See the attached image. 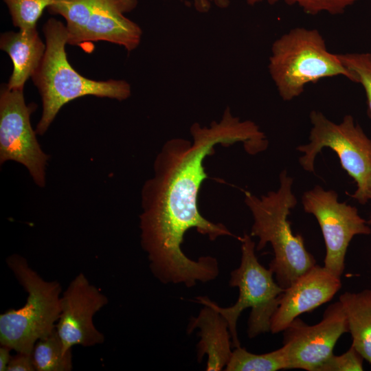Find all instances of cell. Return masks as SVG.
Masks as SVG:
<instances>
[{"label":"cell","instance_id":"cell-1","mask_svg":"<svg viewBox=\"0 0 371 371\" xmlns=\"http://www.w3.org/2000/svg\"><path fill=\"white\" fill-rule=\"evenodd\" d=\"M192 142L182 138L167 141L154 164V176L146 181L142 192L141 244L147 253L154 276L163 284H183L190 288L219 275L218 260L201 256L192 260L183 253L181 243L191 228L214 240L229 236L240 240L221 223H214L200 213L197 198L207 177L203 161L214 153L217 144L242 142L249 154L267 149L268 140L251 120H240L227 108L219 122L209 126L194 123Z\"/></svg>","mask_w":371,"mask_h":371},{"label":"cell","instance_id":"cell-2","mask_svg":"<svg viewBox=\"0 0 371 371\" xmlns=\"http://www.w3.org/2000/svg\"><path fill=\"white\" fill-rule=\"evenodd\" d=\"M46 49L40 66L32 79L41 97L43 111L36 132L43 135L60 109L78 98L93 95L117 100L128 98L130 84L124 80H95L79 74L67 60L65 25L50 18L43 25Z\"/></svg>","mask_w":371,"mask_h":371},{"label":"cell","instance_id":"cell-3","mask_svg":"<svg viewBox=\"0 0 371 371\" xmlns=\"http://www.w3.org/2000/svg\"><path fill=\"white\" fill-rule=\"evenodd\" d=\"M293 181L287 171L283 170L276 191L260 197L245 192V202L254 218L250 236L258 238V251L271 244L273 258L269 269L284 289L316 264L315 258L305 247L303 237L293 233L288 220L291 210L297 203L292 191Z\"/></svg>","mask_w":371,"mask_h":371},{"label":"cell","instance_id":"cell-4","mask_svg":"<svg viewBox=\"0 0 371 371\" xmlns=\"http://www.w3.org/2000/svg\"><path fill=\"white\" fill-rule=\"evenodd\" d=\"M268 69L284 101L300 96L310 83L324 78L353 77L337 54L330 52L318 30L297 27L276 39L271 48Z\"/></svg>","mask_w":371,"mask_h":371},{"label":"cell","instance_id":"cell-5","mask_svg":"<svg viewBox=\"0 0 371 371\" xmlns=\"http://www.w3.org/2000/svg\"><path fill=\"white\" fill-rule=\"evenodd\" d=\"M6 262L28 296L23 307L0 315V344L17 352L32 354L36 343L56 328L61 287L57 281L45 280L21 256L13 254Z\"/></svg>","mask_w":371,"mask_h":371},{"label":"cell","instance_id":"cell-6","mask_svg":"<svg viewBox=\"0 0 371 371\" xmlns=\"http://www.w3.org/2000/svg\"><path fill=\"white\" fill-rule=\"evenodd\" d=\"M241 260L238 267L230 273L229 284L238 289V297L229 307H221L206 296H199L195 302L209 306L218 311L227 321L232 346H240L237 333V321L242 312L250 308L247 335L256 337L270 331L272 317L284 291L274 279L273 271L262 266L255 254V243L247 234L240 237Z\"/></svg>","mask_w":371,"mask_h":371},{"label":"cell","instance_id":"cell-7","mask_svg":"<svg viewBox=\"0 0 371 371\" xmlns=\"http://www.w3.org/2000/svg\"><path fill=\"white\" fill-rule=\"evenodd\" d=\"M310 120V142L297 147L304 153L299 159L300 165L306 171L314 172L317 155L324 148H330L338 156L343 169L356 183L357 189L351 197L360 204H366L369 200L371 180V139L351 115L335 123L322 112L313 110Z\"/></svg>","mask_w":371,"mask_h":371},{"label":"cell","instance_id":"cell-8","mask_svg":"<svg viewBox=\"0 0 371 371\" xmlns=\"http://www.w3.org/2000/svg\"><path fill=\"white\" fill-rule=\"evenodd\" d=\"M302 203L321 228L326 246L324 267L341 277L345 269L348 247L354 236L369 235L371 228L356 207L338 201L334 190L319 186L304 193Z\"/></svg>","mask_w":371,"mask_h":371},{"label":"cell","instance_id":"cell-9","mask_svg":"<svg viewBox=\"0 0 371 371\" xmlns=\"http://www.w3.org/2000/svg\"><path fill=\"white\" fill-rule=\"evenodd\" d=\"M36 109L34 104H26L23 89L1 85L0 163L12 160L23 164L35 183L43 187L48 156L42 150L31 124L30 117Z\"/></svg>","mask_w":371,"mask_h":371},{"label":"cell","instance_id":"cell-10","mask_svg":"<svg viewBox=\"0 0 371 371\" xmlns=\"http://www.w3.org/2000/svg\"><path fill=\"white\" fill-rule=\"evenodd\" d=\"M137 0H71L70 20L78 45L106 41L128 52L140 43L142 30L124 16L137 5Z\"/></svg>","mask_w":371,"mask_h":371},{"label":"cell","instance_id":"cell-11","mask_svg":"<svg viewBox=\"0 0 371 371\" xmlns=\"http://www.w3.org/2000/svg\"><path fill=\"white\" fill-rule=\"evenodd\" d=\"M289 369L317 371L332 355L341 336L349 333L345 311L340 301L330 304L322 319L308 325L296 317L282 331Z\"/></svg>","mask_w":371,"mask_h":371},{"label":"cell","instance_id":"cell-12","mask_svg":"<svg viewBox=\"0 0 371 371\" xmlns=\"http://www.w3.org/2000/svg\"><path fill=\"white\" fill-rule=\"evenodd\" d=\"M108 303V298L82 273L69 283L60 297V313L56 328L66 350L80 345L94 346L104 341L95 326L94 315Z\"/></svg>","mask_w":371,"mask_h":371},{"label":"cell","instance_id":"cell-13","mask_svg":"<svg viewBox=\"0 0 371 371\" xmlns=\"http://www.w3.org/2000/svg\"><path fill=\"white\" fill-rule=\"evenodd\" d=\"M341 287V277L315 264L284 289L270 332H282L299 315L330 301Z\"/></svg>","mask_w":371,"mask_h":371},{"label":"cell","instance_id":"cell-14","mask_svg":"<svg viewBox=\"0 0 371 371\" xmlns=\"http://www.w3.org/2000/svg\"><path fill=\"white\" fill-rule=\"evenodd\" d=\"M199 328L200 340L196 346L197 360L201 362L207 355L206 370L219 371L229 363L231 350V334L226 319L215 309L204 306L199 315L190 319L187 333ZM225 370V369H224Z\"/></svg>","mask_w":371,"mask_h":371},{"label":"cell","instance_id":"cell-15","mask_svg":"<svg viewBox=\"0 0 371 371\" xmlns=\"http://www.w3.org/2000/svg\"><path fill=\"white\" fill-rule=\"evenodd\" d=\"M0 49L10 56L13 68L7 86L11 89H23L44 57L46 45L36 28L3 32L0 37Z\"/></svg>","mask_w":371,"mask_h":371},{"label":"cell","instance_id":"cell-16","mask_svg":"<svg viewBox=\"0 0 371 371\" xmlns=\"http://www.w3.org/2000/svg\"><path fill=\"white\" fill-rule=\"evenodd\" d=\"M339 301L347 317L351 345L371 365V289L346 291Z\"/></svg>","mask_w":371,"mask_h":371},{"label":"cell","instance_id":"cell-17","mask_svg":"<svg viewBox=\"0 0 371 371\" xmlns=\"http://www.w3.org/2000/svg\"><path fill=\"white\" fill-rule=\"evenodd\" d=\"M32 357L37 371H70L73 368L71 349H65L56 328L36 343Z\"/></svg>","mask_w":371,"mask_h":371},{"label":"cell","instance_id":"cell-18","mask_svg":"<svg viewBox=\"0 0 371 371\" xmlns=\"http://www.w3.org/2000/svg\"><path fill=\"white\" fill-rule=\"evenodd\" d=\"M289 369L285 348L282 346L276 350L257 355L241 346L232 351L226 371H276Z\"/></svg>","mask_w":371,"mask_h":371},{"label":"cell","instance_id":"cell-19","mask_svg":"<svg viewBox=\"0 0 371 371\" xmlns=\"http://www.w3.org/2000/svg\"><path fill=\"white\" fill-rule=\"evenodd\" d=\"M54 0H3L6 5L13 25L19 30L36 28L43 11L49 8Z\"/></svg>","mask_w":371,"mask_h":371},{"label":"cell","instance_id":"cell-20","mask_svg":"<svg viewBox=\"0 0 371 371\" xmlns=\"http://www.w3.org/2000/svg\"><path fill=\"white\" fill-rule=\"evenodd\" d=\"M341 61L353 77V82L360 84L365 91L367 113L371 119V52L337 54Z\"/></svg>","mask_w":371,"mask_h":371},{"label":"cell","instance_id":"cell-21","mask_svg":"<svg viewBox=\"0 0 371 371\" xmlns=\"http://www.w3.org/2000/svg\"><path fill=\"white\" fill-rule=\"evenodd\" d=\"M254 5L262 1L276 3L283 1L289 5H297L307 14L317 15L326 12L332 15H339L345 12L346 10L360 0H245Z\"/></svg>","mask_w":371,"mask_h":371},{"label":"cell","instance_id":"cell-22","mask_svg":"<svg viewBox=\"0 0 371 371\" xmlns=\"http://www.w3.org/2000/svg\"><path fill=\"white\" fill-rule=\"evenodd\" d=\"M363 357L352 345L341 355H332L317 371H361Z\"/></svg>","mask_w":371,"mask_h":371},{"label":"cell","instance_id":"cell-23","mask_svg":"<svg viewBox=\"0 0 371 371\" xmlns=\"http://www.w3.org/2000/svg\"><path fill=\"white\" fill-rule=\"evenodd\" d=\"M36 370L32 354L17 352L12 357L6 371H34Z\"/></svg>","mask_w":371,"mask_h":371},{"label":"cell","instance_id":"cell-24","mask_svg":"<svg viewBox=\"0 0 371 371\" xmlns=\"http://www.w3.org/2000/svg\"><path fill=\"white\" fill-rule=\"evenodd\" d=\"M11 348L1 345L0 346V370L6 371L9 362L12 358L10 355Z\"/></svg>","mask_w":371,"mask_h":371},{"label":"cell","instance_id":"cell-25","mask_svg":"<svg viewBox=\"0 0 371 371\" xmlns=\"http://www.w3.org/2000/svg\"><path fill=\"white\" fill-rule=\"evenodd\" d=\"M211 1H212L216 6L221 8H225L229 4V0H201L199 11L201 12H207L210 7Z\"/></svg>","mask_w":371,"mask_h":371},{"label":"cell","instance_id":"cell-26","mask_svg":"<svg viewBox=\"0 0 371 371\" xmlns=\"http://www.w3.org/2000/svg\"><path fill=\"white\" fill-rule=\"evenodd\" d=\"M368 199L371 200V180L370 181L369 186H368ZM367 221H368L369 225L371 224V212H370V214L369 218H368V220Z\"/></svg>","mask_w":371,"mask_h":371},{"label":"cell","instance_id":"cell-27","mask_svg":"<svg viewBox=\"0 0 371 371\" xmlns=\"http://www.w3.org/2000/svg\"><path fill=\"white\" fill-rule=\"evenodd\" d=\"M194 2L196 9H197L199 5L200 0H194Z\"/></svg>","mask_w":371,"mask_h":371}]
</instances>
